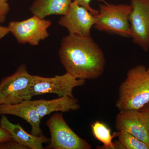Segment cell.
<instances>
[{
  "label": "cell",
  "instance_id": "cell-15",
  "mask_svg": "<svg viewBox=\"0 0 149 149\" xmlns=\"http://www.w3.org/2000/svg\"><path fill=\"white\" fill-rule=\"evenodd\" d=\"M93 136L96 139L103 144L102 146L96 147L99 149H124L118 141L113 142V139L117 136V132L112 135L111 130L104 123L96 121L91 125Z\"/></svg>",
  "mask_w": 149,
  "mask_h": 149
},
{
  "label": "cell",
  "instance_id": "cell-23",
  "mask_svg": "<svg viewBox=\"0 0 149 149\" xmlns=\"http://www.w3.org/2000/svg\"><path fill=\"white\" fill-rule=\"evenodd\" d=\"M8 1V0H0V1L4 2H7Z\"/></svg>",
  "mask_w": 149,
  "mask_h": 149
},
{
  "label": "cell",
  "instance_id": "cell-21",
  "mask_svg": "<svg viewBox=\"0 0 149 149\" xmlns=\"http://www.w3.org/2000/svg\"><path fill=\"white\" fill-rule=\"evenodd\" d=\"M139 110H140L143 115L145 120L146 121L147 126H148L149 132V103Z\"/></svg>",
  "mask_w": 149,
  "mask_h": 149
},
{
  "label": "cell",
  "instance_id": "cell-17",
  "mask_svg": "<svg viewBox=\"0 0 149 149\" xmlns=\"http://www.w3.org/2000/svg\"><path fill=\"white\" fill-rule=\"evenodd\" d=\"M10 10L9 5L7 2L0 1V23H3Z\"/></svg>",
  "mask_w": 149,
  "mask_h": 149
},
{
  "label": "cell",
  "instance_id": "cell-19",
  "mask_svg": "<svg viewBox=\"0 0 149 149\" xmlns=\"http://www.w3.org/2000/svg\"><path fill=\"white\" fill-rule=\"evenodd\" d=\"M0 149H27L28 148L18 143L13 140L0 143Z\"/></svg>",
  "mask_w": 149,
  "mask_h": 149
},
{
  "label": "cell",
  "instance_id": "cell-8",
  "mask_svg": "<svg viewBox=\"0 0 149 149\" xmlns=\"http://www.w3.org/2000/svg\"><path fill=\"white\" fill-rule=\"evenodd\" d=\"M129 16L131 37L144 51L149 50V0H131Z\"/></svg>",
  "mask_w": 149,
  "mask_h": 149
},
{
  "label": "cell",
  "instance_id": "cell-4",
  "mask_svg": "<svg viewBox=\"0 0 149 149\" xmlns=\"http://www.w3.org/2000/svg\"><path fill=\"white\" fill-rule=\"evenodd\" d=\"M32 76L27 71L26 65L22 64L13 74L3 78L0 82V105L31 100L29 88Z\"/></svg>",
  "mask_w": 149,
  "mask_h": 149
},
{
  "label": "cell",
  "instance_id": "cell-7",
  "mask_svg": "<svg viewBox=\"0 0 149 149\" xmlns=\"http://www.w3.org/2000/svg\"><path fill=\"white\" fill-rule=\"evenodd\" d=\"M51 25L50 20L33 15L22 21L10 22L8 27L18 43L36 46L49 37Z\"/></svg>",
  "mask_w": 149,
  "mask_h": 149
},
{
  "label": "cell",
  "instance_id": "cell-14",
  "mask_svg": "<svg viewBox=\"0 0 149 149\" xmlns=\"http://www.w3.org/2000/svg\"><path fill=\"white\" fill-rule=\"evenodd\" d=\"M72 0H35L29 8L33 15L41 19L52 15H62L66 13Z\"/></svg>",
  "mask_w": 149,
  "mask_h": 149
},
{
  "label": "cell",
  "instance_id": "cell-5",
  "mask_svg": "<svg viewBox=\"0 0 149 149\" xmlns=\"http://www.w3.org/2000/svg\"><path fill=\"white\" fill-rule=\"evenodd\" d=\"M51 134L48 149H91L85 140L77 136L68 126L61 113L52 115L47 121Z\"/></svg>",
  "mask_w": 149,
  "mask_h": 149
},
{
  "label": "cell",
  "instance_id": "cell-9",
  "mask_svg": "<svg viewBox=\"0 0 149 149\" xmlns=\"http://www.w3.org/2000/svg\"><path fill=\"white\" fill-rule=\"evenodd\" d=\"M97 22L95 16L73 1L66 13L62 16L58 24L66 28L69 34L91 37V30Z\"/></svg>",
  "mask_w": 149,
  "mask_h": 149
},
{
  "label": "cell",
  "instance_id": "cell-2",
  "mask_svg": "<svg viewBox=\"0 0 149 149\" xmlns=\"http://www.w3.org/2000/svg\"><path fill=\"white\" fill-rule=\"evenodd\" d=\"M149 103V73L144 65L130 69L120 84L116 107L119 111L139 110Z\"/></svg>",
  "mask_w": 149,
  "mask_h": 149
},
{
  "label": "cell",
  "instance_id": "cell-13",
  "mask_svg": "<svg viewBox=\"0 0 149 149\" xmlns=\"http://www.w3.org/2000/svg\"><path fill=\"white\" fill-rule=\"evenodd\" d=\"M35 109L41 119L45 116L56 111L67 112L79 109L80 106L74 97L62 96L52 100L32 101Z\"/></svg>",
  "mask_w": 149,
  "mask_h": 149
},
{
  "label": "cell",
  "instance_id": "cell-16",
  "mask_svg": "<svg viewBox=\"0 0 149 149\" xmlns=\"http://www.w3.org/2000/svg\"><path fill=\"white\" fill-rule=\"evenodd\" d=\"M118 139L124 149H149V145L125 131L117 132Z\"/></svg>",
  "mask_w": 149,
  "mask_h": 149
},
{
  "label": "cell",
  "instance_id": "cell-20",
  "mask_svg": "<svg viewBox=\"0 0 149 149\" xmlns=\"http://www.w3.org/2000/svg\"><path fill=\"white\" fill-rule=\"evenodd\" d=\"M12 140L9 133L0 125V143Z\"/></svg>",
  "mask_w": 149,
  "mask_h": 149
},
{
  "label": "cell",
  "instance_id": "cell-11",
  "mask_svg": "<svg viewBox=\"0 0 149 149\" xmlns=\"http://www.w3.org/2000/svg\"><path fill=\"white\" fill-rule=\"evenodd\" d=\"M0 115H12L23 118L31 126V134L39 136L43 135L40 128L42 119L32 101L25 100L18 104L0 105Z\"/></svg>",
  "mask_w": 149,
  "mask_h": 149
},
{
  "label": "cell",
  "instance_id": "cell-3",
  "mask_svg": "<svg viewBox=\"0 0 149 149\" xmlns=\"http://www.w3.org/2000/svg\"><path fill=\"white\" fill-rule=\"evenodd\" d=\"M99 13L95 15L94 25L100 31L124 37H131L129 16L132 10L130 5L104 3L99 6Z\"/></svg>",
  "mask_w": 149,
  "mask_h": 149
},
{
  "label": "cell",
  "instance_id": "cell-22",
  "mask_svg": "<svg viewBox=\"0 0 149 149\" xmlns=\"http://www.w3.org/2000/svg\"><path fill=\"white\" fill-rule=\"evenodd\" d=\"M9 32V29L8 27H3L0 24V40L6 36Z\"/></svg>",
  "mask_w": 149,
  "mask_h": 149
},
{
  "label": "cell",
  "instance_id": "cell-24",
  "mask_svg": "<svg viewBox=\"0 0 149 149\" xmlns=\"http://www.w3.org/2000/svg\"><path fill=\"white\" fill-rule=\"evenodd\" d=\"M148 72L149 73V68H148Z\"/></svg>",
  "mask_w": 149,
  "mask_h": 149
},
{
  "label": "cell",
  "instance_id": "cell-6",
  "mask_svg": "<svg viewBox=\"0 0 149 149\" xmlns=\"http://www.w3.org/2000/svg\"><path fill=\"white\" fill-rule=\"evenodd\" d=\"M85 83V80L77 79L67 72L63 75L52 77L33 75L29 95L31 98L34 96L48 93L56 94L59 97H73L74 88L83 86Z\"/></svg>",
  "mask_w": 149,
  "mask_h": 149
},
{
  "label": "cell",
  "instance_id": "cell-10",
  "mask_svg": "<svg viewBox=\"0 0 149 149\" xmlns=\"http://www.w3.org/2000/svg\"><path fill=\"white\" fill-rule=\"evenodd\" d=\"M115 128L125 131L149 145V132L146 121L140 110L119 111L116 115Z\"/></svg>",
  "mask_w": 149,
  "mask_h": 149
},
{
  "label": "cell",
  "instance_id": "cell-18",
  "mask_svg": "<svg viewBox=\"0 0 149 149\" xmlns=\"http://www.w3.org/2000/svg\"><path fill=\"white\" fill-rule=\"evenodd\" d=\"M73 1H75L78 3V4L87 9L91 13L93 14V15H96L98 13V10L95 9L91 6V0H73ZM97 1L104 3H107L105 0H97Z\"/></svg>",
  "mask_w": 149,
  "mask_h": 149
},
{
  "label": "cell",
  "instance_id": "cell-12",
  "mask_svg": "<svg viewBox=\"0 0 149 149\" xmlns=\"http://www.w3.org/2000/svg\"><path fill=\"white\" fill-rule=\"evenodd\" d=\"M0 125L9 133L13 140L28 149H44L43 144L49 143L50 139L43 135L37 136L28 133L20 124L10 122L4 115L0 119Z\"/></svg>",
  "mask_w": 149,
  "mask_h": 149
},
{
  "label": "cell",
  "instance_id": "cell-1",
  "mask_svg": "<svg viewBox=\"0 0 149 149\" xmlns=\"http://www.w3.org/2000/svg\"><path fill=\"white\" fill-rule=\"evenodd\" d=\"M58 56L66 72L77 79H97L104 71V54L91 37L68 34L62 40Z\"/></svg>",
  "mask_w": 149,
  "mask_h": 149
}]
</instances>
